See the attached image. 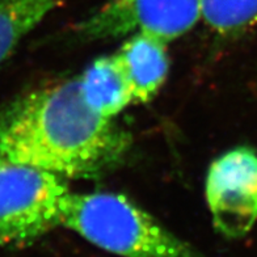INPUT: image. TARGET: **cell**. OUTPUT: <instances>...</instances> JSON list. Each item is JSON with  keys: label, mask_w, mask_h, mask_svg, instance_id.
<instances>
[{"label": "cell", "mask_w": 257, "mask_h": 257, "mask_svg": "<svg viewBox=\"0 0 257 257\" xmlns=\"http://www.w3.org/2000/svg\"><path fill=\"white\" fill-rule=\"evenodd\" d=\"M78 81L89 108L105 118L113 119L134 104L133 91L115 54L97 58Z\"/></svg>", "instance_id": "52a82bcc"}, {"label": "cell", "mask_w": 257, "mask_h": 257, "mask_svg": "<svg viewBox=\"0 0 257 257\" xmlns=\"http://www.w3.org/2000/svg\"><path fill=\"white\" fill-rule=\"evenodd\" d=\"M202 20L223 37H236L257 24V0H202Z\"/></svg>", "instance_id": "9c48e42d"}, {"label": "cell", "mask_w": 257, "mask_h": 257, "mask_svg": "<svg viewBox=\"0 0 257 257\" xmlns=\"http://www.w3.org/2000/svg\"><path fill=\"white\" fill-rule=\"evenodd\" d=\"M66 0H0V64L20 41Z\"/></svg>", "instance_id": "ba28073f"}, {"label": "cell", "mask_w": 257, "mask_h": 257, "mask_svg": "<svg viewBox=\"0 0 257 257\" xmlns=\"http://www.w3.org/2000/svg\"><path fill=\"white\" fill-rule=\"evenodd\" d=\"M63 179L0 155V244L23 248L59 226Z\"/></svg>", "instance_id": "3957f363"}, {"label": "cell", "mask_w": 257, "mask_h": 257, "mask_svg": "<svg viewBox=\"0 0 257 257\" xmlns=\"http://www.w3.org/2000/svg\"><path fill=\"white\" fill-rule=\"evenodd\" d=\"M205 194L214 228L228 239L245 236L257 222V153L236 147L214 160Z\"/></svg>", "instance_id": "5b68a950"}, {"label": "cell", "mask_w": 257, "mask_h": 257, "mask_svg": "<svg viewBox=\"0 0 257 257\" xmlns=\"http://www.w3.org/2000/svg\"><path fill=\"white\" fill-rule=\"evenodd\" d=\"M167 42L149 34L128 36L115 53L133 91L134 104L151 101L160 91L169 72Z\"/></svg>", "instance_id": "8992f818"}, {"label": "cell", "mask_w": 257, "mask_h": 257, "mask_svg": "<svg viewBox=\"0 0 257 257\" xmlns=\"http://www.w3.org/2000/svg\"><path fill=\"white\" fill-rule=\"evenodd\" d=\"M130 146L125 128L89 108L78 78L0 108V155L62 179L101 176L125 159Z\"/></svg>", "instance_id": "6da1fadb"}, {"label": "cell", "mask_w": 257, "mask_h": 257, "mask_svg": "<svg viewBox=\"0 0 257 257\" xmlns=\"http://www.w3.org/2000/svg\"><path fill=\"white\" fill-rule=\"evenodd\" d=\"M59 226L121 257H206L117 193L70 192Z\"/></svg>", "instance_id": "7a4b0ae2"}, {"label": "cell", "mask_w": 257, "mask_h": 257, "mask_svg": "<svg viewBox=\"0 0 257 257\" xmlns=\"http://www.w3.org/2000/svg\"><path fill=\"white\" fill-rule=\"evenodd\" d=\"M202 20V0H106L78 27L84 40H109L136 33L167 44Z\"/></svg>", "instance_id": "277c9868"}]
</instances>
